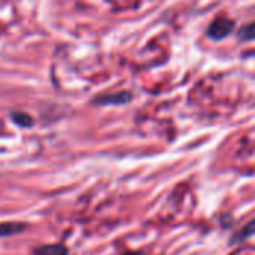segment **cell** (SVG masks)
I'll list each match as a JSON object with an SVG mask.
<instances>
[{"mask_svg":"<svg viewBox=\"0 0 255 255\" xmlns=\"http://www.w3.org/2000/svg\"><path fill=\"white\" fill-rule=\"evenodd\" d=\"M24 229H25V226L21 223H3V224H0V238L16 235V233L22 232Z\"/></svg>","mask_w":255,"mask_h":255,"instance_id":"obj_5","label":"cell"},{"mask_svg":"<svg viewBox=\"0 0 255 255\" xmlns=\"http://www.w3.org/2000/svg\"><path fill=\"white\" fill-rule=\"evenodd\" d=\"M124 255H143L142 253H127V254Z\"/></svg>","mask_w":255,"mask_h":255,"instance_id":"obj_8","label":"cell"},{"mask_svg":"<svg viewBox=\"0 0 255 255\" xmlns=\"http://www.w3.org/2000/svg\"><path fill=\"white\" fill-rule=\"evenodd\" d=\"M131 100V96L128 93H120V94H112V96H103L96 100L99 105H123Z\"/></svg>","mask_w":255,"mask_h":255,"instance_id":"obj_3","label":"cell"},{"mask_svg":"<svg viewBox=\"0 0 255 255\" xmlns=\"http://www.w3.org/2000/svg\"><path fill=\"white\" fill-rule=\"evenodd\" d=\"M12 120L19 127H31L33 126V118L25 112H12Z\"/></svg>","mask_w":255,"mask_h":255,"instance_id":"obj_6","label":"cell"},{"mask_svg":"<svg viewBox=\"0 0 255 255\" xmlns=\"http://www.w3.org/2000/svg\"><path fill=\"white\" fill-rule=\"evenodd\" d=\"M255 235V220H253L251 223H248L244 229H241L239 232H236L235 233V236L230 239V244L232 245H239V244H242L244 241H247V239H250L251 236H254Z\"/></svg>","mask_w":255,"mask_h":255,"instance_id":"obj_2","label":"cell"},{"mask_svg":"<svg viewBox=\"0 0 255 255\" xmlns=\"http://www.w3.org/2000/svg\"><path fill=\"white\" fill-rule=\"evenodd\" d=\"M239 39L244 42H250V40H255V22H251L245 27H242L238 33Z\"/></svg>","mask_w":255,"mask_h":255,"instance_id":"obj_7","label":"cell"},{"mask_svg":"<svg viewBox=\"0 0 255 255\" xmlns=\"http://www.w3.org/2000/svg\"><path fill=\"white\" fill-rule=\"evenodd\" d=\"M34 255H67V248L63 245H46L37 248Z\"/></svg>","mask_w":255,"mask_h":255,"instance_id":"obj_4","label":"cell"},{"mask_svg":"<svg viewBox=\"0 0 255 255\" xmlns=\"http://www.w3.org/2000/svg\"><path fill=\"white\" fill-rule=\"evenodd\" d=\"M235 28V22L229 18H218L215 19L209 30H208V36L214 40H220V39H224L227 37Z\"/></svg>","mask_w":255,"mask_h":255,"instance_id":"obj_1","label":"cell"}]
</instances>
